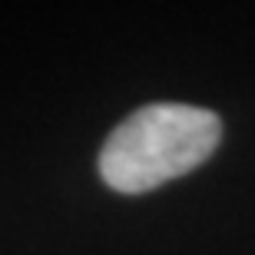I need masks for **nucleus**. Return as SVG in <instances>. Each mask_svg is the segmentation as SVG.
Listing matches in <instances>:
<instances>
[{"label": "nucleus", "mask_w": 255, "mask_h": 255, "mask_svg": "<svg viewBox=\"0 0 255 255\" xmlns=\"http://www.w3.org/2000/svg\"><path fill=\"white\" fill-rule=\"evenodd\" d=\"M222 120L206 106L149 103L129 113L100 149V176L113 192L139 196L192 172L216 152Z\"/></svg>", "instance_id": "obj_1"}]
</instances>
